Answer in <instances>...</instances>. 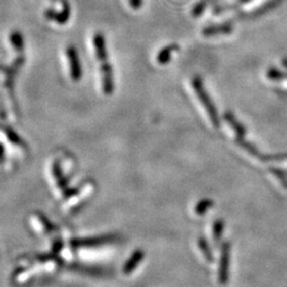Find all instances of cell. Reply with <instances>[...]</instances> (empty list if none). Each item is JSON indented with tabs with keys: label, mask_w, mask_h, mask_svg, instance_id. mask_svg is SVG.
I'll use <instances>...</instances> for the list:
<instances>
[{
	"label": "cell",
	"mask_w": 287,
	"mask_h": 287,
	"mask_svg": "<svg viewBox=\"0 0 287 287\" xmlns=\"http://www.w3.org/2000/svg\"><path fill=\"white\" fill-rule=\"evenodd\" d=\"M231 244L224 242L221 245V254L218 269V282L220 285H225L229 280V267H230V255Z\"/></svg>",
	"instance_id": "2"
},
{
	"label": "cell",
	"mask_w": 287,
	"mask_h": 287,
	"mask_svg": "<svg viewBox=\"0 0 287 287\" xmlns=\"http://www.w3.org/2000/svg\"><path fill=\"white\" fill-rule=\"evenodd\" d=\"M177 49L176 46H170L169 48H166V49H164L161 51V54L159 56V62L161 63H165L167 62V61L169 60V53L172 50H175Z\"/></svg>",
	"instance_id": "9"
},
{
	"label": "cell",
	"mask_w": 287,
	"mask_h": 287,
	"mask_svg": "<svg viewBox=\"0 0 287 287\" xmlns=\"http://www.w3.org/2000/svg\"><path fill=\"white\" fill-rule=\"evenodd\" d=\"M194 88H195V90H196V93L198 94V96L201 98V101H202V104H203L204 108H206V109L208 110L209 116H210L211 121L213 122V125L217 128V127L219 126V121H218V118H217L216 110H214V108L212 107L211 101L209 100V97H208V96L206 95V93H204V91H203L199 79H195V80H194Z\"/></svg>",
	"instance_id": "3"
},
{
	"label": "cell",
	"mask_w": 287,
	"mask_h": 287,
	"mask_svg": "<svg viewBox=\"0 0 287 287\" xmlns=\"http://www.w3.org/2000/svg\"><path fill=\"white\" fill-rule=\"evenodd\" d=\"M197 244H198V247H199L201 253L203 254L206 261H208L209 263H212L214 261V258H213V253H212V250H211V247H210L208 241L203 236H200L198 238Z\"/></svg>",
	"instance_id": "5"
},
{
	"label": "cell",
	"mask_w": 287,
	"mask_h": 287,
	"mask_svg": "<svg viewBox=\"0 0 287 287\" xmlns=\"http://www.w3.org/2000/svg\"><path fill=\"white\" fill-rule=\"evenodd\" d=\"M224 232V221L222 219H216L213 222L212 227V234H213V240L215 243H219L222 234Z\"/></svg>",
	"instance_id": "6"
},
{
	"label": "cell",
	"mask_w": 287,
	"mask_h": 287,
	"mask_svg": "<svg viewBox=\"0 0 287 287\" xmlns=\"http://www.w3.org/2000/svg\"><path fill=\"white\" fill-rule=\"evenodd\" d=\"M214 206V201L209 198H203L199 202H197L196 206H195V213L199 216L206 214L212 207Z\"/></svg>",
	"instance_id": "7"
},
{
	"label": "cell",
	"mask_w": 287,
	"mask_h": 287,
	"mask_svg": "<svg viewBox=\"0 0 287 287\" xmlns=\"http://www.w3.org/2000/svg\"><path fill=\"white\" fill-rule=\"evenodd\" d=\"M66 55L69 61V67H70V75L73 80L77 81L80 80L82 70H81V64H80V59L78 56L77 50L74 46H69L66 50Z\"/></svg>",
	"instance_id": "4"
},
{
	"label": "cell",
	"mask_w": 287,
	"mask_h": 287,
	"mask_svg": "<svg viewBox=\"0 0 287 287\" xmlns=\"http://www.w3.org/2000/svg\"><path fill=\"white\" fill-rule=\"evenodd\" d=\"M270 172L272 173V176H274L276 179L279 180V182L281 183V185L284 188H287V177H286V175L282 170L276 169V168H274V169L271 168Z\"/></svg>",
	"instance_id": "8"
},
{
	"label": "cell",
	"mask_w": 287,
	"mask_h": 287,
	"mask_svg": "<svg viewBox=\"0 0 287 287\" xmlns=\"http://www.w3.org/2000/svg\"><path fill=\"white\" fill-rule=\"evenodd\" d=\"M94 48L97 55V59L100 62V68L102 74V87L106 94H111L114 88L112 77V69L109 64L108 53L106 48V40L100 33L94 35Z\"/></svg>",
	"instance_id": "1"
}]
</instances>
